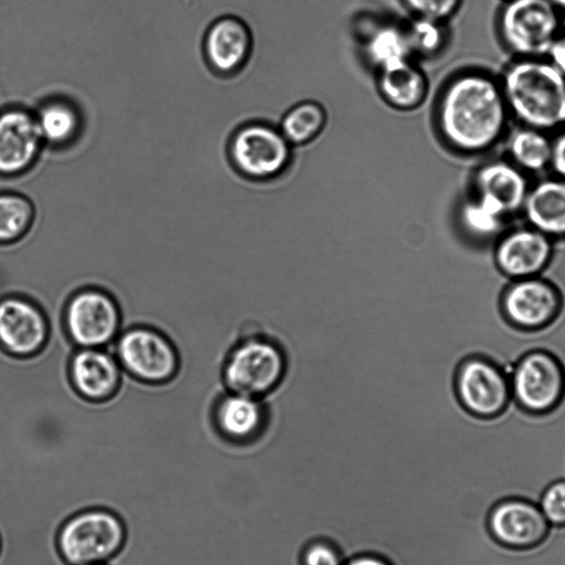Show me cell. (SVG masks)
Returning a JSON list of instances; mask_svg holds the SVG:
<instances>
[{
    "instance_id": "6da1fadb",
    "label": "cell",
    "mask_w": 565,
    "mask_h": 565,
    "mask_svg": "<svg viewBox=\"0 0 565 565\" xmlns=\"http://www.w3.org/2000/svg\"><path fill=\"white\" fill-rule=\"evenodd\" d=\"M510 116L500 81L478 70L454 76L437 107L444 140L454 150L471 156L490 151L502 140Z\"/></svg>"
},
{
    "instance_id": "7a4b0ae2",
    "label": "cell",
    "mask_w": 565,
    "mask_h": 565,
    "mask_svg": "<svg viewBox=\"0 0 565 565\" xmlns=\"http://www.w3.org/2000/svg\"><path fill=\"white\" fill-rule=\"evenodd\" d=\"M500 83L510 115L523 126L547 132L565 127V77L548 60L518 58Z\"/></svg>"
},
{
    "instance_id": "3957f363",
    "label": "cell",
    "mask_w": 565,
    "mask_h": 565,
    "mask_svg": "<svg viewBox=\"0 0 565 565\" xmlns=\"http://www.w3.org/2000/svg\"><path fill=\"white\" fill-rule=\"evenodd\" d=\"M122 519L113 510L85 508L66 518L56 533V548L67 565L108 563L126 542Z\"/></svg>"
},
{
    "instance_id": "277c9868",
    "label": "cell",
    "mask_w": 565,
    "mask_h": 565,
    "mask_svg": "<svg viewBox=\"0 0 565 565\" xmlns=\"http://www.w3.org/2000/svg\"><path fill=\"white\" fill-rule=\"evenodd\" d=\"M561 11L548 0H504L498 32L518 58H541L561 33Z\"/></svg>"
},
{
    "instance_id": "5b68a950",
    "label": "cell",
    "mask_w": 565,
    "mask_h": 565,
    "mask_svg": "<svg viewBox=\"0 0 565 565\" xmlns=\"http://www.w3.org/2000/svg\"><path fill=\"white\" fill-rule=\"evenodd\" d=\"M62 327L75 348H106L122 330V313L107 290L86 286L75 290L62 309Z\"/></svg>"
},
{
    "instance_id": "8992f818",
    "label": "cell",
    "mask_w": 565,
    "mask_h": 565,
    "mask_svg": "<svg viewBox=\"0 0 565 565\" xmlns=\"http://www.w3.org/2000/svg\"><path fill=\"white\" fill-rule=\"evenodd\" d=\"M286 373V358L269 339L249 337L227 353L222 380L228 392L259 398L274 391Z\"/></svg>"
},
{
    "instance_id": "52a82bcc",
    "label": "cell",
    "mask_w": 565,
    "mask_h": 565,
    "mask_svg": "<svg viewBox=\"0 0 565 565\" xmlns=\"http://www.w3.org/2000/svg\"><path fill=\"white\" fill-rule=\"evenodd\" d=\"M114 354L126 374L146 384H166L180 369V355L172 340L147 324L122 329L115 340Z\"/></svg>"
},
{
    "instance_id": "ba28073f",
    "label": "cell",
    "mask_w": 565,
    "mask_h": 565,
    "mask_svg": "<svg viewBox=\"0 0 565 565\" xmlns=\"http://www.w3.org/2000/svg\"><path fill=\"white\" fill-rule=\"evenodd\" d=\"M512 401L532 414L554 409L565 394V369L551 351L534 349L522 354L509 371Z\"/></svg>"
},
{
    "instance_id": "9c48e42d",
    "label": "cell",
    "mask_w": 565,
    "mask_h": 565,
    "mask_svg": "<svg viewBox=\"0 0 565 565\" xmlns=\"http://www.w3.org/2000/svg\"><path fill=\"white\" fill-rule=\"evenodd\" d=\"M454 385L461 405L479 417L497 416L512 401L508 370L482 355L460 362Z\"/></svg>"
},
{
    "instance_id": "30bf717a",
    "label": "cell",
    "mask_w": 565,
    "mask_h": 565,
    "mask_svg": "<svg viewBox=\"0 0 565 565\" xmlns=\"http://www.w3.org/2000/svg\"><path fill=\"white\" fill-rule=\"evenodd\" d=\"M230 157L235 168L252 179H268L282 172L291 156V145L279 129L249 124L231 139Z\"/></svg>"
},
{
    "instance_id": "8fae6325",
    "label": "cell",
    "mask_w": 565,
    "mask_h": 565,
    "mask_svg": "<svg viewBox=\"0 0 565 565\" xmlns=\"http://www.w3.org/2000/svg\"><path fill=\"white\" fill-rule=\"evenodd\" d=\"M51 338L44 309L22 295L0 299V347L10 355L29 359L40 354Z\"/></svg>"
},
{
    "instance_id": "7c38bea8",
    "label": "cell",
    "mask_w": 565,
    "mask_h": 565,
    "mask_svg": "<svg viewBox=\"0 0 565 565\" xmlns=\"http://www.w3.org/2000/svg\"><path fill=\"white\" fill-rule=\"evenodd\" d=\"M563 297L544 276L513 279L501 296V310L515 328L532 331L551 324L558 316Z\"/></svg>"
},
{
    "instance_id": "4fadbf2b",
    "label": "cell",
    "mask_w": 565,
    "mask_h": 565,
    "mask_svg": "<svg viewBox=\"0 0 565 565\" xmlns=\"http://www.w3.org/2000/svg\"><path fill=\"white\" fill-rule=\"evenodd\" d=\"M554 241L524 222L511 225L494 243L493 257L510 280L541 276L547 268Z\"/></svg>"
},
{
    "instance_id": "5bb4252c",
    "label": "cell",
    "mask_w": 565,
    "mask_h": 565,
    "mask_svg": "<svg viewBox=\"0 0 565 565\" xmlns=\"http://www.w3.org/2000/svg\"><path fill=\"white\" fill-rule=\"evenodd\" d=\"M473 196L505 220L514 223L530 191L526 173L510 160L495 159L473 174Z\"/></svg>"
},
{
    "instance_id": "9a60e30c",
    "label": "cell",
    "mask_w": 565,
    "mask_h": 565,
    "mask_svg": "<svg viewBox=\"0 0 565 565\" xmlns=\"http://www.w3.org/2000/svg\"><path fill=\"white\" fill-rule=\"evenodd\" d=\"M492 537L514 550L532 548L547 536L551 524L536 502L507 498L495 503L488 516Z\"/></svg>"
},
{
    "instance_id": "2e32d148",
    "label": "cell",
    "mask_w": 565,
    "mask_h": 565,
    "mask_svg": "<svg viewBox=\"0 0 565 565\" xmlns=\"http://www.w3.org/2000/svg\"><path fill=\"white\" fill-rule=\"evenodd\" d=\"M43 145L34 113L19 106L0 111V175L15 177L31 169Z\"/></svg>"
},
{
    "instance_id": "e0dca14e",
    "label": "cell",
    "mask_w": 565,
    "mask_h": 565,
    "mask_svg": "<svg viewBox=\"0 0 565 565\" xmlns=\"http://www.w3.org/2000/svg\"><path fill=\"white\" fill-rule=\"evenodd\" d=\"M67 375L78 396L100 403L118 393L124 370L106 348H76L68 359Z\"/></svg>"
},
{
    "instance_id": "ac0fdd59",
    "label": "cell",
    "mask_w": 565,
    "mask_h": 565,
    "mask_svg": "<svg viewBox=\"0 0 565 565\" xmlns=\"http://www.w3.org/2000/svg\"><path fill=\"white\" fill-rule=\"evenodd\" d=\"M211 418L217 435L236 446L258 439L267 425V413L258 398L232 392L218 397Z\"/></svg>"
},
{
    "instance_id": "d6986e66",
    "label": "cell",
    "mask_w": 565,
    "mask_h": 565,
    "mask_svg": "<svg viewBox=\"0 0 565 565\" xmlns=\"http://www.w3.org/2000/svg\"><path fill=\"white\" fill-rule=\"evenodd\" d=\"M252 36L246 23L234 15L216 19L207 29L203 51L209 66L221 75L238 71L249 56Z\"/></svg>"
},
{
    "instance_id": "ffe728a7",
    "label": "cell",
    "mask_w": 565,
    "mask_h": 565,
    "mask_svg": "<svg viewBox=\"0 0 565 565\" xmlns=\"http://www.w3.org/2000/svg\"><path fill=\"white\" fill-rule=\"evenodd\" d=\"M521 215L551 239H565V180L550 178L531 185Z\"/></svg>"
},
{
    "instance_id": "44dd1931",
    "label": "cell",
    "mask_w": 565,
    "mask_h": 565,
    "mask_svg": "<svg viewBox=\"0 0 565 565\" xmlns=\"http://www.w3.org/2000/svg\"><path fill=\"white\" fill-rule=\"evenodd\" d=\"M379 86L385 100L399 109L419 106L428 90L425 74L411 60L381 70Z\"/></svg>"
},
{
    "instance_id": "7402d4cb",
    "label": "cell",
    "mask_w": 565,
    "mask_h": 565,
    "mask_svg": "<svg viewBox=\"0 0 565 565\" xmlns=\"http://www.w3.org/2000/svg\"><path fill=\"white\" fill-rule=\"evenodd\" d=\"M34 115L44 143L52 147L70 145L82 130L81 111L65 98L44 102Z\"/></svg>"
},
{
    "instance_id": "603a6c76",
    "label": "cell",
    "mask_w": 565,
    "mask_h": 565,
    "mask_svg": "<svg viewBox=\"0 0 565 565\" xmlns=\"http://www.w3.org/2000/svg\"><path fill=\"white\" fill-rule=\"evenodd\" d=\"M508 152L525 173H540L551 168L553 139L547 131L522 125L509 137Z\"/></svg>"
},
{
    "instance_id": "cb8c5ba5",
    "label": "cell",
    "mask_w": 565,
    "mask_h": 565,
    "mask_svg": "<svg viewBox=\"0 0 565 565\" xmlns=\"http://www.w3.org/2000/svg\"><path fill=\"white\" fill-rule=\"evenodd\" d=\"M514 223L482 204L473 195L459 204L455 215V224L459 232L479 243H495Z\"/></svg>"
},
{
    "instance_id": "d4e9b609",
    "label": "cell",
    "mask_w": 565,
    "mask_h": 565,
    "mask_svg": "<svg viewBox=\"0 0 565 565\" xmlns=\"http://www.w3.org/2000/svg\"><path fill=\"white\" fill-rule=\"evenodd\" d=\"M365 53L380 71L411 60L413 50L406 26L395 23L379 25L365 41Z\"/></svg>"
},
{
    "instance_id": "484cf974",
    "label": "cell",
    "mask_w": 565,
    "mask_h": 565,
    "mask_svg": "<svg viewBox=\"0 0 565 565\" xmlns=\"http://www.w3.org/2000/svg\"><path fill=\"white\" fill-rule=\"evenodd\" d=\"M35 221V207L22 193L0 192V244H12L31 231Z\"/></svg>"
},
{
    "instance_id": "4316f807",
    "label": "cell",
    "mask_w": 565,
    "mask_h": 565,
    "mask_svg": "<svg viewBox=\"0 0 565 565\" xmlns=\"http://www.w3.org/2000/svg\"><path fill=\"white\" fill-rule=\"evenodd\" d=\"M326 120V111L320 104L303 102L286 113L279 130L290 145H302L321 132Z\"/></svg>"
},
{
    "instance_id": "83f0119b",
    "label": "cell",
    "mask_w": 565,
    "mask_h": 565,
    "mask_svg": "<svg viewBox=\"0 0 565 565\" xmlns=\"http://www.w3.org/2000/svg\"><path fill=\"white\" fill-rule=\"evenodd\" d=\"M413 54L426 56L437 54L446 44L445 23L426 18L415 19L406 26Z\"/></svg>"
},
{
    "instance_id": "f1b7e54d",
    "label": "cell",
    "mask_w": 565,
    "mask_h": 565,
    "mask_svg": "<svg viewBox=\"0 0 565 565\" xmlns=\"http://www.w3.org/2000/svg\"><path fill=\"white\" fill-rule=\"evenodd\" d=\"M463 0H399L414 17L447 22L460 9Z\"/></svg>"
},
{
    "instance_id": "f546056e",
    "label": "cell",
    "mask_w": 565,
    "mask_h": 565,
    "mask_svg": "<svg viewBox=\"0 0 565 565\" xmlns=\"http://www.w3.org/2000/svg\"><path fill=\"white\" fill-rule=\"evenodd\" d=\"M537 504L551 526H565V479L551 482Z\"/></svg>"
},
{
    "instance_id": "4dcf8cb0",
    "label": "cell",
    "mask_w": 565,
    "mask_h": 565,
    "mask_svg": "<svg viewBox=\"0 0 565 565\" xmlns=\"http://www.w3.org/2000/svg\"><path fill=\"white\" fill-rule=\"evenodd\" d=\"M300 565H344L339 547L326 539L309 541L301 550Z\"/></svg>"
},
{
    "instance_id": "1f68e13d",
    "label": "cell",
    "mask_w": 565,
    "mask_h": 565,
    "mask_svg": "<svg viewBox=\"0 0 565 565\" xmlns=\"http://www.w3.org/2000/svg\"><path fill=\"white\" fill-rule=\"evenodd\" d=\"M551 168L557 178L565 180V127L561 129L558 136L553 139V154Z\"/></svg>"
},
{
    "instance_id": "d6a6232c",
    "label": "cell",
    "mask_w": 565,
    "mask_h": 565,
    "mask_svg": "<svg viewBox=\"0 0 565 565\" xmlns=\"http://www.w3.org/2000/svg\"><path fill=\"white\" fill-rule=\"evenodd\" d=\"M547 60L565 77V31H561V33L555 39L547 53Z\"/></svg>"
},
{
    "instance_id": "836d02e7",
    "label": "cell",
    "mask_w": 565,
    "mask_h": 565,
    "mask_svg": "<svg viewBox=\"0 0 565 565\" xmlns=\"http://www.w3.org/2000/svg\"><path fill=\"white\" fill-rule=\"evenodd\" d=\"M344 565H393L388 559L375 553H360L351 556Z\"/></svg>"
},
{
    "instance_id": "e575fe53",
    "label": "cell",
    "mask_w": 565,
    "mask_h": 565,
    "mask_svg": "<svg viewBox=\"0 0 565 565\" xmlns=\"http://www.w3.org/2000/svg\"><path fill=\"white\" fill-rule=\"evenodd\" d=\"M557 10L565 12V0H548Z\"/></svg>"
},
{
    "instance_id": "d590c367",
    "label": "cell",
    "mask_w": 565,
    "mask_h": 565,
    "mask_svg": "<svg viewBox=\"0 0 565 565\" xmlns=\"http://www.w3.org/2000/svg\"><path fill=\"white\" fill-rule=\"evenodd\" d=\"M89 565H110L108 563H96V564H89Z\"/></svg>"
}]
</instances>
